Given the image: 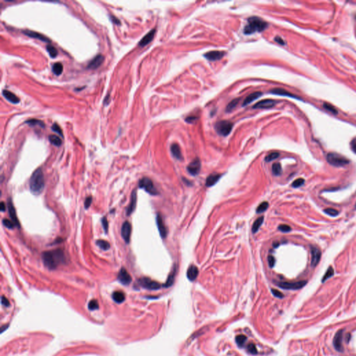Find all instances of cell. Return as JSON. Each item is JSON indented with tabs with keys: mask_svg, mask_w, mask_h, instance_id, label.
I'll use <instances>...</instances> for the list:
<instances>
[{
	"mask_svg": "<svg viewBox=\"0 0 356 356\" xmlns=\"http://www.w3.org/2000/svg\"><path fill=\"white\" fill-rule=\"evenodd\" d=\"M42 259L44 265L49 270H54L66 261L64 251L61 249L48 250L43 253Z\"/></svg>",
	"mask_w": 356,
	"mask_h": 356,
	"instance_id": "6da1fadb",
	"label": "cell"
},
{
	"mask_svg": "<svg viewBox=\"0 0 356 356\" xmlns=\"http://www.w3.org/2000/svg\"><path fill=\"white\" fill-rule=\"evenodd\" d=\"M268 27V23L262 19L256 16L250 17L248 19V23L244 29V33L246 35L253 34L255 32H261Z\"/></svg>",
	"mask_w": 356,
	"mask_h": 356,
	"instance_id": "7a4b0ae2",
	"label": "cell"
},
{
	"mask_svg": "<svg viewBox=\"0 0 356 356\" xmlns=\"http://www.w3.org/2000/svg\"><path fill=\"white\" fill-rule=\"evenodd\" d=\"M29 187L32 194L38 195L43 191L45 187V179L43 171L41 168L37 169L33 173L29 181Z\"/></svg>",
	"mask_w": 356,
	"mask_h": 356,
	"instance_id": "3957f363",
	"label": "cell"
},
{
	"mask_svg": "<svg viewBox=\"0 0 356 356\" xmlns=\"http://www.w3.org/2000/svg\"><path fill=\"white\" fill-rule=\"evenodd\" d=\"M327 161L330 164L336 167L344 166L349 164V160L340 154L330 152L327 155Z\"/></svg>",
	"mask_w": 356,
	"mask_h": 356,
	"instance_id": "277c9868",
	"label": "cell"
},
{
	"mask_svg": "<svg viewBox=\"0 0 356 356\" xmlns=\"http://www.w3.org/2000/svg\"><path fill=\"white\" fill-rule=\"evenodd\" d=\"M232 128H233V124L228 120L219 121L215 125V129L218 134L223 137H227L229 135Z\"/></svg>",
	"mask_w": 356,
	"mask_h": 356,
	"instance_id": "5b68a950",
	"label": "cell"
},
{
	"mask_svg": "<svg viewBox=\"0 0 356 356\" xmlns=\"http://www.w3.org/2000/svg\"><path fill=\"white\" fill-rule=\"evenodd\" d=\"M139 188H143V189L145 190L146 192L150 194V195L155 196V195L158 194V191L154 187L153 182H152V180L149 179V178H142L139 182Z\"/></svg>",
	"mask_w": 356,
	"mask_h": 356,
	"instance_id": "8992f818",
	"label": "cell"
},
{
	"mask_svg": "<svg viewBox=\"0 0 356 356\" xmlns=\"http://www.w3.org/2000/svg\"><path fill=\"white\" fill-rule=\"evenodd\" d=\"M307 284L306 280H301V281L296 282H277L276 284L279 287L284 289V290H298L303 288L305 284Z\"/></svg>",
	"mask_w": 356,
	"mask_h": 356,
	"instance_id": "52a82bcc",
	"label": "cell"
},
{
	"mask_svg": "<svg viewBox=\"0 0 356 356\" xmlns=\"http://www.w3.org/2000/svg\"><path fill=\"white\" fill-rule=\"evenodd\" d=\"M139 283L143 288L150 290H157L161 288V284L160 283L154 281V280H152L148 278H140L139 280Z\"/></svg>",
	"mask_w": 356,
	"mask_h": 356,
	"instance_id": "ba28073f",
	"label": "cell"
},
{
	"mask_svg": "<svg viewBox=\"0 0 356 356\" xmlns=\"http://www.w3.org/2000/svg\"><path fill=\"white\" fill-rule=\"evenodd\" d=\"M131 233V224L128 221H125L123 223L122 227H121V235L123 239L127 244H129L130 241V236Z\"/></svg>",
	"mask_w": 356,
	"mask_h": 356,
	"instance_id": "9c48e42d",
	"label": "cell"
},
{
	"mask_svg": "<svg viewBox=\"0 0 356 356\" xmlns=\"http://www.w3.org/2000/svg\"><path fill=\"white\" fill-rule=\"evenodd\" d=\"M200 161L198 158H196L192 162H191L190 164H188V166H187V171L191 175L196 176V175H198V173L200 171Z\"/></svg>",
	"mask_w": 356,
	"mask_h": 356,
	"instance_id": "30bf717a",
	"label": "cell"
},
{
	"mask_svg": "<svg viewBox=\"0 0 356 356\" xmlns=\"http://www.w3.org/2000/svg\"><path fill=\"white\" fill-rule=\"evenodd\" d=\"M118 280L121 284L124 285H128L131 282V277L125 268H121L118 273Z\"/></svg>",
	"mask_w": 356,
	"mask_h": 356,
	"instance_id": "8fae6325",
	"label": "cell"
},
{
	"mask_svg": "<svg viewBox=\"0 0 356 356\" xmlns=\"http://www.w3.org/2000/svg\"><path fill=\"white\" fill-rule=\"evenodd\" d=\"M343 332H344L343 330H338V331L336 332L335 335L333 339V345L335 349H336V351H340V352H342V351L344 350L342 345Z\"/></svg>",
	"mask_w": 356,
	"mask_h": 356,
	"instance_id": "7c38bea8",
	"label": "cell"
},
{
	"mask_svg": "<svg viewBox=\"0 0 356 356\" xmlns=\"http://www.w3.org/2000/svg\"><path fill=\"white\" fill-rule=\"evenodd\" d=\"M311 255H312V259H311V266L315 267L319 264L320 259H321V252L319 248L315 246L311 247Z\"/></svg>",
	"mask_w": 356,
	"mask_h": 356,
	"instance_id": "4fadbf2b",
	"label": "cell"
},
{
	"mask_svg": "<svg viewBox=\"0 0 356 356\" xmlns=\"http://www.w3.org/2000/svg\"><path fill=\"white\" fill-rule=\"evenodd\" d=\"M225 52L223 51H211L209 52H207L206 54H204V56L207 58V60L211 61H215L221 59L225 55Z\"/></svg>",
	"mask_w": 356,
	"mask_h": 356,
	"instance_id": "5bb4252c",
	"label": "cell"
},
{
	"mask_svg": "<svg viewBox=\"0 0 356 356\" xmlns=\"http://www.w3.org/2000/svg\"><path fill=\"white\" fill-rule=\"evenodd\" d=\"M7 205H8V213H9L10 217L11 218L12 221L13 222V223H15V225H16V226H17V227H20V222H19L18 219V217H17L16 209H15L14 205H13V204L12 200H10V199H8V204Z\"/></svg>",
	"mask_w": 356,
	"mask_h": 356,
	"instance_id": "9a60e30c",
	"label": "cell"
},
{
	"mask_svg": "<svg viewBox=\"0 0 356 356\" xmlns=\"http://www.w3.org/2000/svg\"><path fill=\"white\" fill-rule=\"evenodd\" d=\"M23 33L26 35H28L29 37L33 38L38 39V40H40V41L45 42V43H50V42H51V41H50V40L47 37H46L45 35H43L42 33L35 32V31H30V30H24V31H23Z\"/></svg>",
	"mask_w": 356,
	"mask_h": 356,
	"instance_id": "2e32d148",
	"label": "cell"
},
{
	"mask_svg": "<svg viewBox=\"0 0 356 356\" xmlns=\"http://www.w3.org/2000/svg\"><path fill=\"white\" fill-rule=\"evenodd\" d=\"M277 102L273 100H264L259 101L253 106V109H269L273 107L275 105Z\"/></svg>",
	"mask_w": 356,
	"mask_h": 356,
	"instance_id": "e0dca14e",
	"label": "cell"
},
{
	"mask_svg": "<svg viewBox=\"0 0 356 356\" xmlns=\"http://www.w3.org/2000/svg\"><path fill=\"white\" fill-rule=\"evenodd\" d=\"M157 227L159 232H160V236H162V238H166L167 236V229L166 226H165L164 222L163 221L162 217L161 216L160 214L157 216Z\"/></svg>",
	"mask_w": 356,
	"mask_h": 356,
	"instance_id": "ac0fdd59",
	"label": "cell"
},
{
	"mask_svg": "<svg viewBox=\"0 0 356 356\" xmlns=\"http://www.w3.org/2000/svg\"><path fill=\"white\" fill-rule=\"evenodd\" d=\"M104 57L101 54H99V55L96 56L95 58H93V59H92L91 61V62L89 63V64L88 65V68L89 69H96L98 67H100L101 65L102 64V63L104 62Z\"/></svg>",
	"mask_w": 356,
	"mask_h": 356,
	"instance_id": "d6986e66",
	"label": "cell"
},
{
	"mask_svg": "<svg viewBox=\"0 0 356 356\" xmlns=\"http://www.w3.org/2000/svg\"><path fill=\"white\" fill-rule=\"evenodd\" d=\"M137 191L134 190V191H133L132 194H131L130 204L129 205V206L127 209V216L131 215V213L134 211L136 206H137Z\"/></svg>",
	"mask_w": 356,
	"mask_h": 356,
	"instance_id": "ffe728a7",
	"label": "cell"
},
{
	"mask_svg": "<svg viewBox=\"0 0 356 356\" xmlns=\"http://www.w3.org/2000/svg\"><path fill=\"white\" fill-rule=\"evenodd\" d=\"M155 32H156L155 29H152V30L149 31V32H148L147 34H146L145 36H144L143 38L141 40V41L139 42V46H141V47H144V46L147 45L148 43H150V42L152 41V39H153L154 34H155Z\"/></svg>",
	"mask_w": 356,
	"mask_h": 356,
	"instance_id": "44dd1931",
	"label": "cell"
},
{
	"mask_svg": "<svg viewBox=\"0 0 356 356\" xmlns=\"http://www.w3.org/2000/svg\"><path fill=\"white\" fill-rule=\"evenodd\" d=\"M198 273H199V271H198V268H197L195 265H191V266H190L189 268H188L187 270L186 275H187V278L188 280H191V281H194V280H196V278L198 277Z\"/></svg>",
	"mask_w": 356,
	"mask_h": 356,
	"instance_id": "7402d4cb",
	"label": "cell"
},
{
	"mask_svg": "<svg viewBox=\"0 0 356 356\" xmlns=\"http://www.w3.org/2000/svg\"><path fill=\"white\" fill-rule=\"evenodd\" d=\"M2 94H3L4 97H5L6 100H8V101L11 102V103L18 104V102H20V99H19V97H17V96L15 95L14 93H13L12 92H10L9 91H7V90H4L3 92H2Z\"/></svg>",
	"mask_w": 356,
	"mask_h": 356,
	"instance_id": "603a6c76",
	"label": "cell"
},
{
	"mask_svg": "<svg viewBox=\"0 0 356 356\" xmlns=\"http://www.w3.org/2000/svg\"><path fill=\"white\" fill-rule=\"evenodd\" d=\"M271 93H273V94H274V95L287 96V97L296 98V99H299V97H298L296 95H294V94L291 93H290V92L287 91L286 90L282 89H274L272 90V91H271Z\"/></svg>",
	"mask_w": 356,
	"mask_h": 356,
	"instance_id": "cb8c5ba5",
	"label": "cell"
},
{
	"mask_svg": "<svg viewBox=\"0 0 356 356\" xmlns=\"http://www.w3.org/2000/svg\"><path fill=\"white\" fill-rule=\"evenodd\" d=\"M261 95H262V93L260 91H256V92H254L253 93H251L250 95H249L248 97H247L246 99L244 100V102H243V106H246V105H248V104H250L251 102L255 101V100H257V98L261 97Z\"/></svg>",
	"mask_w": 356,
	"mask_h": 356,
	"instance_id": "d4e9b609",
	"label": "cell"
},
{
	"mask_svg": "<svg viewBox=\"0 0 356 356\" xmlns=\"http://www.w3.org/2000/svg\"><path fill=\"white\" fill-rule=\"evenodd\" d=\"M221 175L217 174V173H213V174H211L210 175H209L206 179V186H208V187H210V186L214 185V184L219 181V179L221 178Z\"/></svg>",
	"mask_w": 356,
	"mask_h": 356,
	"instance_id": "484cf974",
	"label": "cell"
},
{
	"mask_svg": "<svg viewBox=\"0 0 356 356\" xmlns=\"http://www.w3.org/2000/svg\"><path fill=\"white\" fill-rule=\"evenodd\" d=\"M171 153L173 154V155L177 159V160H182L181 150H180L179 146H178L177 144L174 143L171 146Z\"/></svg>",
	"mask_w": 356,
	"mask_h": 356,
	"instance_id": "4316f807",
	"label": "cell"
},
{
	"mask_svg": "<svg viewBox=\"0 0 356 356\" xmlns=\"http://www.w3.org/2000/svg\"><path fill=\"white\" fill-rule=\"evenodd\" d=\"M112 298L116 303H121L124 302L125 300V295L123 292L120 291H117L113 293L112 294Z\"/></svg>",
	"mask_w": 356,
	"mask_h": 356,
	"instance_id": "83f0119b",
	"label": "cell"
},
{
	"mask_svg": "<svg viewBox=\"0 0 356 356\" xmlns=\"http://www.w3.org/2000/svg\"><path fill=\"white\" fill-rule=\"evenodd\" d=\"M175 274H176V268L175 267L174 269H173V271H171V273L169 274L168 279H167L166 283H165L164 285L165 287H171L173 284L175 280Z\"/></svg>",
	"mask_w": 356,
	"mask_h": 356,
	"instance_id": "f1b7e54d",
	"label": "cell"
},
{
	"mask_svg": "<svg viewBox=\"0 0 356 356\" xmlns=\"http://www.w3.org/2000/svg\"><path fill=\"white\" fill-rule=\"evenodd\" d=\"M240 100H241V98H236V99L232 100V101L227 104V107H226V109H225L226 112H232L233 109H234L236 107V106L238 105V104L239 103Z\"/></svg>",
	"mask_w": 356,
	"mask_h": 356,
	"instance_id": "f546056e",
	"label": "cell"
},
{
	"mask_svg": "<svg viewBox=\"0 0 356 356\" xmlns=\"http://www.w3.org/2000/svg\"><path fill=\"white\" fill-rule=\"evenodd\" d=\"M263 221H264V216H261L257 219L256 221L254 222V223H253V227H252V232L253 233H256V232L258 231V230L259 229V227H261V224L263 223Z\"/></svg>",
	"mask_w": 356,
	"mask_h": 356,
	"instance_id": "4dcf8cb0",
	"label": "cell"
},
{
	"mask_svg": "<svg viewBox=\"0 0 356 356\" xmlns=\"http://www.w3.org/2000/svg\"><path fill=\"white\" fill-rule=\"evenodd\" d=\"M52 70H53V72L56 75H60L63 72V70H64V67H63L62 64H61L59 62L54 64L53 66H52Z\"/></svg>",
	"mask_w": 356,
	"mask_h": 356,
	"instance_id": "1f68e13d",
	"label": "cell"
},
{
	"mask_svg": "<svg viewBox=\"0 0 356 356\" xmlns=\"http://www.w3.org/2000/svg\"><path fill=\"white\" fill-rule=\"evenodd\" d=\"M96 244H97V246H99L100 248L102 249V250H107L110 248L109 243L106 242V241H104L102 239L97 240V242H96Z\"/></svg>",
	"mask_w": 356,
	"mask_h": 356,
	"instance_id": "d6a6232c",
	"label": "cell"
},
{
	"mask_svg": "<svg viewBox=\"0 0 356 356\" xmlns=\"http://www.w3.org/2000/svg\"><path fill=\"white\" fill-rule=\"evenodd\" d=\"M49 140L50 141V143L53 144V145L57 146V147H59V146L61 145V139H60L59 137H57V136L56 135H50L49 137Z\"/></svg>",
	"mask_w": 356,
	"mask_h": 356,
	"instance_id": "836d02e7",
	"label": "cell"
},
{
	"mask_svg": "<svg viewBox=\"0 0 356 356\" xmlns=\"http://www.w3.org/2000/svg\"><path fill=\"white\" fill-rule=\"evenodd\" d=\"M46 49H47V52L49 53V56H51L52 58H55L56 57V56L58 55L57 49H56V47H54L53 45H47V47H46Z\"/></svg>",
	"mask_w": 356,
	"mask_h": 356,
	"instance_id": "e575fe53",
	"label": "cell"
},
{
	"mask_svg": "<svg viewBox=\"0 0 356 356\" xmlns=\"http://www.w3.org/2000/svg\"><path fill=\"white\" fill-rule=\"evenodd\" d=\"M272 172L275 175H280L282 173V167L280 163H275L272 166Z\"/></svg>",
	"mask_w": 356,
	"mask_h": 356,
	"instance_id": "d590c367",
	"label": "cell"
},
{
	"mask_svg": "<svg viewBox=\"0 0 356 356\" xmlns=\"http://www.w3.org/2000/svg\"><path fill=\"white\" fill-rule=\"evenodd\" d=\"M334 269H332V267H330L328 268L327 271H326L325 275H324L323 278H322V282H324L325 281H326L328 279H329L330 278H331L332 276L334 275Z\"/></svg>",
	"mask_w": 356,
	"mask_h": 356,
	"instance_id": "8d00e7d4",
	"label": "cell"
},
{
	"mask_svg": "<svg viewBox=\"0 0 356 356\" xmlns=\"http://www.w3.org/2000/svg\"><path fill=\"white\" fill-rule=\"evenodd\" d=\"M246 337L244 335H238L237 337L236 338V344L239 346H243L245 344V342H246Z\"/></svg>",
	"mask_w": 356,
	"mask_h": 356,
	"instance_id": "74e56055",
	"label": "cell"
},
{
	"mask_svg": "<svg viewBox=\"0 0 356 356\" xmlns=\"http://www.w3.org/2000/svg\"><path fill=\"white\" fill-rule=\"evenodd\" d=\"M268 207H269V203H268L267 202H261V204L259 205L258 207H257L256 212L257 213H262V212H264V211H265L266 210H267Z\"/></svg>",
	"mask_w": 356,
	"mask_h": 356,
	"instance_id": "f35d334b",
	"label": "cell"
},
{
	"mask_svg": "<svg viewBox=\"0 0 356 356\" xmlns=\"http://www.w3.org/2000/svg\"><path fill=\"white\" fill-rule=\"evenodd\" d=\"M279 156H280V154L277 152H271V153L268 154V155L266 157L265 161L267 162H271V161H273L274 160H275V159L279 157Z\"/></svg>",
	"mask_w": 356,
	"mask_h": 356,
	"instance_id": "ab89813d",
	"label": "cell"
},
{
	"mask_svg": "<svg viewBox=\"0 0 356 356\" xmlns=\"http://www.w3.org/2000/svg\"><path fill=\"white\" fill-rule=\"evenodd\" d=\"M26 123H27V124H29V125H31V126H34V125H39V126H41L42 127H45V125H44V123L43 122H42V121H41V120H37V119H31V120L27 121Z\"/></svg>",
	"mask_w": 356,
	"mask_h": 356,
	"instance_id": "60d3db41",
	"label": "cell"
},
{
	"mask_svg": "<svg viewBox=\"0 0 356 356\" xmlns=\"http://www.w3.org/2000/svg\"><path fill=\"white\" fill-rule=\"evenodd\" d=\"M2 224H3V225L5 226L6 227L8 228V229H13L14 226H16L15 223L12 221H10V220L6 219H3V221H2Z\"/></svg>",
	"mask_w": 356,
	"mask_h": 356,
	"instance_id": "b9f144b4",
	"label": "cell"
},
{
	"mask_svg": "<svg viewBox=\"0 0 356 356\" xmlns=\"http://www.w3.org/2000/svg\"><path fill=\"white\" fill-rule=\"evenodd\" d=\"M324 212H325L326 214L330 216H337L339 214V211L336 210L335 209L332 208L326 209L325 210H324Z\"/></svg>",
	"mask_w": 356,
	"mask_h": 356,
	"instance_id": "7bdbcfd3",
	"label": "cell"
},
{
	"mask_svg": "<svg viewBox=\"0 0 356 356\" xmlns=\"http://www.w3.org/2000/svg\"><path fill=\"white\" fill-rule=\"evenodd\" d=\"M305 182V179H303V178H298V179H296L295 181H294L293 182L292 186V187L294 188H298V187H300L303 185V184H304Z\"/></svg>",
	"mask_w": 356,
	"mask_h": 356,
	"instance_id": "ee69618b",
	"label": "cell"
},
{
	"mask_svg": "<svg viewBox=\"0 0 356 356\" xmlns=\"http://www.w3.org/2000/svg\"><path fill=\"white\" fill-rule=\"evenodd\" d=\"M98 308H99V304H98L97 301L92 300L90 301L89 304V309H91V310H95V309H97Z\"/></svg>",
	"mask_w": 356,
	"mask_h": 356,
	"instance_id": "f6af8a7d",
	"label": "cell"
},
{
	"mask_svg": "<svg viewBox=\"0 0 356 356\" xmlns=\"http://www.w3.org/2000/svg\"><path fill=\"white\" fill-rule=\"evenodd\" d=\"M324 107L325 108L326 110L328 111V112L332 113V114H338V111H337L336 109L333 106H332L331 104H330L328 103H324Z\"/></svg>",
	"mask_w": 356,
	"mask_h": 356,
	"instance_id": "bcb514c9",
	"label": "cell"
},
{
	"mask_svg": "<svg viewBox=\"0 0 356 356\" xmlns=\"http://www.w3.org/2000/svg\"><path fill=\"white\" fill-rule=\"evenodd\" d=\"M52 129L54 131V132L58 134L60 136H63L62 129L60 127L59 125L57 124V123H54L53 125L52 126Z\"/></svg>",
	"mask_w": 356,
	"mask_h": 356,
	"instance_id": "7dc6e473",
	"label": "cell"
},
{
	"mask_svg": "<svg viewBox=\"0 0 356 356\" xmlns=\"http://www.w3.org/2000/svg\"><path fill=\"white\" fill-rule=\"evenodd\" d=\"M102 227H103L104 232H105V233H107L108 229H109V223H108V221H107V219H106V217H103L102 219Z\"/></svg>",
	"mask_w": 356,
	"mask_h": 356,
	"instance_id": "c3c4849f",
	"label": "cell"
},
{
	"mask_svg": "<svg viewBox=\"0 0 356 356\" xmlns=\"http://www.w3.org/2000/svg\"><path fill=\"white\" fill-rule=\"evenodd\" d=\"M247 349H248V351L251 354H256L257 353V349H256V346H255V345L254 344H250L247 347Z\"/></svg>",
	"mask_w": 356,
	"mask_h": 356,
	"instance_id": "681fc988",
	"label": "cell"
},
{
	"mask_svg": "<svg viewBox=\"0 0 356 356\" xmlns=\"http://www.w3.org/2000/svg\"><path fill=\"white\" fill-rule=\"evenodd\" d=\"M278 230L282 232H289L292 230V228L287 225H280Z\"/></svg>",
	"mask_w": 356,
	"mask_h": 356,
	"instance_id": "f907efd6",
	"label": "cell"
},
{
	"mask_svg": "<svg viewBox=\"0 0 356 356\" xmlns=\"http://www.w3.org/2000/svg\"><path fill=\"white\" fill-rule=\"evenodd\" d=\"M271 292H272V294H273L275 297H277V298H282L284 297V295L282 292H280V291H278L277 290H275V289H272Z\"/></svg>",
	"mask_w": 356,
	"mask_h": 356,
	"instance_id": "816d5d0a",
	"label": "cell"
},
{
	"mask_svg": "<svg viewBox=\"0 0 356 356\" xmlns=\"http://www.w3.org/2000/svg\"><path fill=\"white\" fill-rule=\"evenodd\" d=\"M268 262H269V265L270 267H273L275 262L274 257L272 256V255H269V256H268Z\"/></svg>",
	"mask_w": 356,
	"mask_h": 356,
	"instance_id": "f5cc1de1",
	"label": "cell"
},
{
	"mask_svg": "<svg viewBox=\"0 0 356 356\" xmlns=\"http://www.w3.org/2000/svg\"><path fill=\"white\" fill-rule=\"evenodd\" d=\"M92 203V197L91 196H89V197H87L86 199L85 200V202H84V206H85V208L86 209H88L89 207L91 206Z\"/></svg>",
	"mask_w": 356,
	"mask_h": 356,
	"instance_id": "db71d44e",
	"label": "cell"
},
{
	"mask_svg": "<svg viewBox=\"0 0 356 356\" xmlns=\"http://www.w3.org/2000/svg\"><path fill=\"white\" fill-rule=\"evenodd\" d=\"M197 119H198V117L192 116H188L187 118L185 119V120L188 123H194V122H196V121L197 120Z\"/></svg>",
	"mask_w": 356,
	"mask_h": 356,
	"instance_id": "11a10c76",
	"label": "cell"
},
{
	"mask_svg": "<svg viewBox=\"0 0 356 356\" xmlns=\"http://www.w3.org/2000/svg\"><path fill=\"white\" fill-rule=\"evenodd\" d=\"M351 150L356 154V137L354 138L351 142Z\"/></svg>",
	"mask_w": 356,
	"mask_h": 356,
	"instance_id": "9f6ffc18",
	"label": "cell"
},
{
	"mask_svg": "<svg viewBox=\"0 0 356 356\" xmlns=\"http://www.w3.org/2000/svg\"><path fill=\"white\" fill-rule=\"evenodd\" d=\"M1 303H2V305H4V306H6V307H8L10 305L9 301H8V299L4 296L1 297Z\"/></svg>",
	"mask_w": 356,
	"mask_h": 356,
	"instance_id": "6f0895ef",
	"label": "cell"
},
{
	"mask_svg": "<svg viewBox=\"0 0 356 356\" xmlns=\"http://www.w3.org/2000/svg\"><path fill=\"white\" fill-rule=\"evenodd\" d=\"M275 41H276L278 43H279L280 45H284V44H285V42L283 41V39L279 36H277L275 38Z\"/></svg>",
	"mask_w": 356,
	"mask_h": 356,
	"instance_id": "680465c9",
	"label": "cell"
},
{
	"mask_svg": "<svg viewBox=\"0 0 356 356\" xmlns=\"http://www.w3.org/2000/svg\"><path fill=\"white\" fill-rule=\"evenodd\" d=\"M111 20H112V22H114V23H115V24H120V21H119V20H118V18H115L114 16H111Z\"/></svg>",
	"mask_w": 356,
	"mask_h": 356,
	"instance_id": "91938a15",
	"label": "cell"
},
{
	"mask_svg": "<svg viewBox=\"0 0 356 356\" xmlns=\"http://www.w3.org/2000/svg\"><path fill=\"white\" fill-rule=\"evenodd\" d=\"M0 209H1V211H5L6 205H5V204H4V202H1V206H0Z\"/></svg>",
	"mask_w": 356,
	"mask_h": 356,
	"instance_id": "94428289",
	"label": "cell"
},
{
	"mask_svg": "<svg viewBox=\"0 0 356 356\" xmlns=\"http://www.w3.org/2000/svg\"><path fill=\"white\" fill-rule=\"evenodd\" d=\"M351 336L350 334L348 333V334L346 335V340L347 342H349V340H351Z\"/></svg>",
	"mask_w": 356,
	"mask_h": 356,
	"instance_id": "6125c7cd",
	"label": "cell"
},
{
	"mask_svg": "<svg viewBox=\"0 0 356 356\" xmlns=\"http://www.w3.org/2000/svg\"><path fill=\"white\" fill-rule=\"evenodd\" d=\"M355 208L356 209V204H355Z\"/></svg>",
	"mask_w": 356,
	"mask_h": 356,
	"instance_id": "be15d7a7",
	"label": "cell"
}]
</instances>
